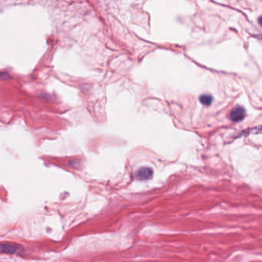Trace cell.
<instances>
[{
	"instance_id": "6da1fadb",
	"label": "cell",
	"mask_w": 262,
	"mask_h": 262,
	"mask_svg": "<svg viewBox=\"0 0 262 262\" xmlns=\"http://www.w3.org/2000/svg\"><path fill=\"white\" fill-rule=\"evenodd\" d=\"M22 249L20 247L14 244H0V254H7V255H16L21 253Z\"/></svg>"
},
{
	"instance_id": "7a4b0ae2",
	"label": "cell",
	"mask_w": 262,
	"mask_h": 262,
	"mask_svg": "<svg viewBox=\"0 0 262 262\" xmlns=\"http://www.w3.org/2000/svg\"><path fill=\"white\" fill-rule=\"evenodd\" d=\"M245 116H246V111H245L244 107L238 105V106L233 108L232 111H231V119L234 123L241 122L245 119Z\"/></svg>"
},
{
	"instance_id": "3957f363",
	"label": "cell",
	"mask_w": 262,
	"mask_h": 262,
	"mask_svg": "<svg viewBox=\"0 0 262 262\" xmlns=\"http://www.w3.org/2000/svg\"><path fill=\"white\" fill-rule=\"evenodd\" d=\"M153 175V171L149 167L140 168L135 173V178L138 181L149 180Z\"/></svg>"
},
{
	"instance_id": "277c9868",
	"label": "cell",
	"mask_w": 262,
	"mask_h": 262,
	"mask_svg": "<svg viewBox=\"0 0 262 262\" xmlns=\"http://www.w3.org/2000/svg\"><path fill=\"white\" fill-rule=\"evenodd\" d=\"M199 101L202 105L209 106L213 101V97L211 95L203 94L200 96Z\"/></svg>"
},
{
	"instance_id": "5b68a950",
	"label": "cell",
	"mask_w": 262,
	"mask_h": 262,
	"mask_svg": "<svg viewBox=\"0 0 262 262\" xmlns=\"http://www.w3.org/2000/svg\"><path fill=\"white\" fill-rule=\"evenodd\" d=\"M6 76H8V75H6V73H2V72H0V78L4 79V78L6 77Z\"/></svg>"
}]
</instances>
